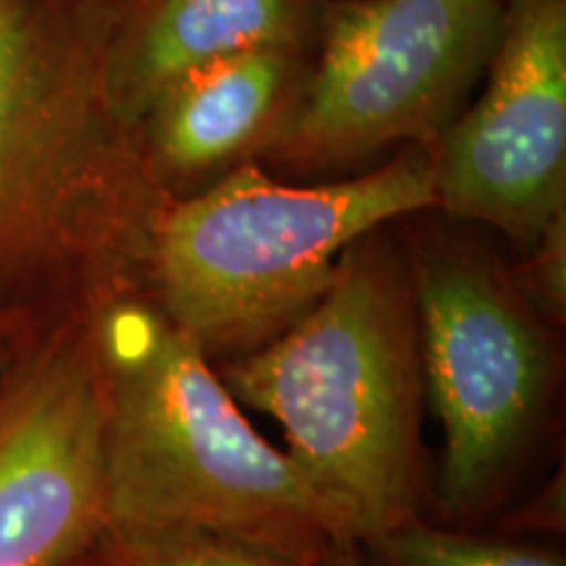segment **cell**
Listing matches in <instances>:
<instances>
[{"label":"cell","instance_id":"6da1fadb","mask_svg":"<svg viewBox=\"0 0 566 566\" xmlns=\"http://www.w3.org/2000/svg\"><path fill=\"white\" fill-rule=\"evenodd\" d=\"M124 6L0 0V338L147 300L171 200L111 95Z\"/></svg>","mask_w":566,"mask_h":566},{"label":"cell","instance_id":"7a4b0ae2","mask_svg":"<svg viewBox=\"0 0 566 566\" xmlns=\"http://www.w3.org/2000/svg\"><path fill=\"white\" fill-rule=\"evenodd\" d=\"M105 533L195 530L294 566L359 543L354 516L237 407L197 344L145 296L97 313Z\"/></svg>","mask_w":566,"mask_h":566},{"label":"cell","instance_id":"3957f363","mask_svg":"<svg viewBox=\"0 0 566 566\" xmlns=\"http://www.w3.org/2000/svg\"><path fill=\"white\" fill-rule=\"evenodd\" d=\"M386 229L346 250L307 315L223 370L233 399L281 424L286 454L370 546L415 520L420 495V323L409 254Z\"/></svg>","mask_w":566,"mask_h":566},{"label":"cell","instance_id":"277c9868","mask_svg":"<svg viewBox=\"0 0 566 566\" xmlns=\"http://www.w3.org/2000/svg\"><path fill=\"white\" fill-rule=\"evenodd\" d=\"M433 208V147H401L380 168L313 187L247 160L166 205L147 300L208 359L244 357L321 302L349 247Z\"/></svg>","mask_w":566,"mask_h":566},{"label":"cell","instance_id":"5b68a950","mask_svg":"<svg viewBox=\"0 0 566 566\" xmlns=\"http://www.w3.org/2000/svg\"><path fill=\"white\" fill-rule=\"evenodd\" d=\"M501 0H325L265 163L334 174L386 147H436L483 80Z\"/></svg>","mask_w":566,"mask_h":566},{"label":"cell","instance_id":"8992f818","mask_svg":"<svg viewBox=\"0 0 566 566\" xmlns=\"http://www.w3.org/2000/svg\"><path fill=\"white\" fill-rule=\"evenodd\" d=\"M409 268L424 388L443 430L441 501L472 512L535 436L554 386V346L530 296L488 254L428 239Z\"/></svg>","mask_w":566,"mask_h":566},{"label":"cell","instance_id":"52a82bcc","mask_svg":"<svg viewBox=\"0 0 566 566\" xmlns=\"http://www.w3.org/2000/svg\"><path fill=\"white\" fill-rule=\"evenodd\" d=\"M97 313L24 336L0 378V566H74L105 535Z\"/></svg>","mask_w":566,"mask_h":566},{"label":"cell","instance_id":"ba28073f","mask_svg":"<svg viewBox=\"0 0 566 566\" xmlns=\"http://www.w3.org/2000/svg\"><path fill=\"white\" fill-rule=\"evenodd\" d=\"M483 90L433 147L438 208L525 247L566 212V0H501Z\"/></svg>","mask_w":566,"mask_h":566},{"label":"cell","instance_id":"9c48e42d","mask_svg":"<svg viewBox=\"0 0 566 566\" xmlns=\"http://www.w3.org/2000/svg\"><path fill=\"white\" fill-rule=\"evenodd\" d=\"M307 59L302 51L242 53L163 90L137 122L155 187L179 200L263 158L292 111Z\"/></svg>","mask_w":566,"mask_h":566},{"label":"cell","instance_id":"30bf717a","mask_svg":"<svg viewBox=\"0 0 566 566\" xmlns=\"http://www.w3.org/2000/svg\"><path fill=\"white\" fill-rule=\"evenodd\" d=\"M325 0H134L111 40V95L137 129L181 76L254 51L313 53Z\"/></svg>","mask_w":566,"mask_h":566},{"label":"cell","instance_id":"8fae6325","mask_svg":"<svg viewBox=\"0 0 566 566\" xmlns=\"http://www.w3.org/2000/svg\"><path fill=\"white\" fill-rule=\"evenodd\" d=\"M101 566H294L231 537L195 530H126L97 543Z\"/></svg>","mask_w":566,"mask_h":566},{"label":"cell","instance_id":"7c38bea8","mask_svg":"<svg viewBox=\"0 0 566 566\" xmlns=\"http://www.w3.org/2000/svg\"><path fill=\"white\" fill-rule=\"evenodd\" d=\"M391 566H564L562 558L509 543L446 533L420 520H409L373 543Z\"/></svg>","mask_w":566,"mask_h":566},{"label":"cell","instance_id":"4fadbf2b","mask_svg":"<svg viewBox=\"0 0 566 566\" xmlns=\"http://www.w3.org/2000/svg\"><path fill=\"white\" fill-rule=\"evenodd\" d=\"M520 286L535 307L562 321L566 307V212L554 218L527 250Z\"/></svg>","mask_w":566,"mask_h":566},{"label":"cell","instance_id":"5bb4252c","mask_svg":"<svg viewBox=\"0 0 566 566\" xmlns=\"http://www.w3.org/2000/svg\"><path fill=\"white\" fill-rule=\"evenodd\" d=\"M357 546L359 543H346V546H338L321 566H363V558H359V554H357Z\"/></svg>","mask_w":566,"mask_h":566},{"label":"cell","instance_id":"9a60e30c","mask_svg":"<svg viewBox=\"0 0 566 566\" xmlns=\"http://www.w3.org/2000/svg\"><path fill=\"white\" fill-rule=\"evenodd\" d=\"M27 336H30V334H27ZM21 338H24V336H19V338H0V378H3L6 367H9L13 352H17V346H19Z\"/></svg>","mask_w":566,"mask_h":566},{"label":"cell","instance_id":"2e32d148","mask_svg":"<svg viewBox=\"0 0 566 566\" xmlns=\"http://www.w3.org/2000/svg\"><path fill=\"white\" fill-rule=\"evenodd\" d=\"M87 556H90V554H87ZM87 556L80 558V566H101V564H97V558H95V562H87Z\"/></svg>","mask_w":566,"mask_h":566},{"label":"cell","instance_id":"e0dca14e","mask_svg":"<svg viewBox=\"0 0 566 566\" xmlns=\"http://www.w3.org/2000/svg\"><path fill=\"white\" fill-rule=\"evenodd\" d=\"M105 3H134V0H105Z\"/></svg>","mask_w":566,"mask_h":566}]
</instances>
